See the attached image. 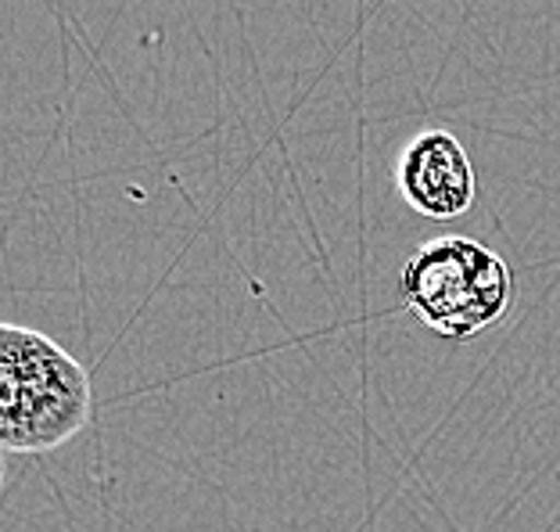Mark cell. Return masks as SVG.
Here are the masks:
<instances>
[{
	"instance_id": "1",
	"label": "cell",
	"mask_w": 560,
	"mask_h": 532,
	"mask_svg": "<svg viewBox=\"0 0 560 532\" xmlns=\"http://www.w3.org/2000/svg\"><path fill=\"white\" fill-rule=\"evenodd\" d=\"M91 374L33 327H0V442L8 453H50L91 425Z\"/></svg>"
},
{
	"instance_id": "2",
	"label": "cell",
	"mask_w": 560,
	"mask_h": 532,
	"mask_svg": "<svg viewBox=\"0 0 560 532\" xmlns=\"http://www.w3.org/2000/svg\"><path fill=\"white\" fill-rule=\"evenodd\" d=\"M402 302L442 338H475L503 321L514 274L500 252L475 238L442 234L402 266Z\"/></svg>"
},
{
	"instance_id": "3",
	"label": "cell",
	"mask_w": 560,
	"mask_h": 532,
	"mask_svg": "<svg viewBox=\"0 0 560 532\" xmlns=\"http://www.w3.org/2000/svg\"><path fill=\"white\" fill-rule=\"evenodd\" d=\"M399 195L431 220H456L475 206L478 181L464 144L450 130L417 134L399 155Z\"/></svg>"
}]
</instances>
